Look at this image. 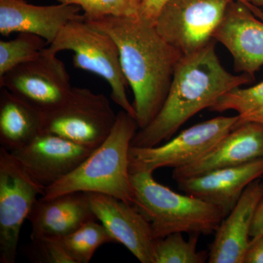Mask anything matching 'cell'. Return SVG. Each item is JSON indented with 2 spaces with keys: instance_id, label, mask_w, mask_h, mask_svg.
I'll return each instance as SVG.
<instances>
[{
  "instance_id": "cell-8",
  "label": "cell",
  "mask_w": 263,
  "mask_h": 263,
  "mask_svg": "<svg viewBox=\"0 0 263 263\" xmlns=\"http://www.w3.org/2000/svg\"><path fill=\"white\" fill-rule=\"evenodd\" d=\"M45 188L0 148V263H15L21 230Z\"/></svg>"
},
{
  "instance_id": "cell-22",
  "label": "cell",
  "mask_w": 263,
  "mask_h": 263,
  "mask_svg": "<svg viewBox=\"0 0 263 263\" xmlns=\"http://www.w3.org/2000/svg\"><path fill=\"white\" fill-rule=\"evenodd\" d=\"M199 234L185 240L183 233H176L155 240V263H204L209 259L206 251H197Z\"/></svg>"
},
{
  "instance_id": "cell-17",
  "label": "cell",
  "mask_w": 263,
  "mask_h": 263,
  "mask_svg": "<svg viewBox=\"0 0 263 263\" xmlns=\"http://www.w3.org/2000/svg\"><path fill=\"white\" fill-rule=\"evenodd\" d=\"M81 10L80 7L65 3L38 6L25 0H0V34L31 33L49 46L66 24L82 16Z\"/></svg>"
},
{
  "instance_id": "cell-2",
  "label": "cell",
  "mask_w": 263,
  "mask_h": 263,
  "mask_svg": "<svg viewBox=\"0 0 263 263\" xmlns=\"http://www.w3.org/2000/svg\"><path fill=\"white\" fill-rule=\"evenodd\" d=\"M216 42L181 57L162 108L146 127L137 131L132 146L149 148L168 141L189 119L210 108L222 95L254 80L248 74L227 71L216 55Z\"/></svg>"
},
{
  "instance_id": "cell-28",
  "label": "cell",
  "mask_w": 263,
  "mask_h": 263,
  "mask_svg": "<svg viewBox=\"0 0 263 263\" xmlns=\"http://www.w3.org/2000/svg\"><path fill=\"white\" fill-rule=\"evenodd\" d=\"M263 235V197L259 202L255 215H254L253 223L251 228V239L259 238Z\"/></svg>"
},
{
  "instance_id": "cell-21",
  "label": "cell",
  "mask_w": 263,
  "mask_h": 263,
  "mask_svg": "<svg viewBox=\"0 0 263 263\" xmlns=\"http://www.w3.org/2000/svg\"><path fill=\"white\" fill-rule=\"evenodd\" d=\"M209 110L219 113L235 110L239 117L237 125L249 122L263 124V81L246 89L237 87L230 90Z\"/></svg>"
},
{
  "instance_id": "cell-30",
  "label": "cell",
  "mask_w": 263,
  "mask_h": 263,
  "mask_svg": "<svg viewBox=\"0 0 263 263\" xmlns=\"http://www.w3.org/2000/svg\"><path fill=\"white\" fill-rule=\"evenodd\" d=\"M245 1L254 9L260 10L259 8L263 7V0H245Z\"/></svg>"
},
{
  "instance_id": "cell-4",
  "label": "cell",
  "mask_w": 263,
  "mask_h": 263,
  "mask_svg": "<svg viewBox=\"0 0 263 263\" xmlns=\"http://www.w3.org/2000/svg\"><path fill=\"white\" fill-rule=\"evenodd\" d=\"M130 178L134 189L133 205L149 223L155 240L176 233L211 235L224 218L217 207L176 193L157 182L152 173L132 172Z\"/></svg>"
},
{
  "instance_id": "cell-32",
  "label": "cell",
  "mask_w": 263,
  "mask_h": 263,
  "mask_svg": "<svg viewBox=\"0 0 263 263\" xmlns=\"http://www.w3.org/2000/svg\"><path fill=\"white\" fill-rule=\"evenodd\" d=\"M262 236H263V235H262Z\"/></svg>"
},
{
  "instance_id": "cell-23",
  "label": "cell",
  "mask_w": 263,
  "mask_h": 263,
  "mask_svg": "<svg viewBox=\"0 0 263 263\" xmlns=\"http://www.w3.org/2000/svg\"><path fill=\"white\" fill-rule=\"evenodd\" d=\"M47 45L43 37L25 32L18 33L10 41H0V78L18 65L36 60Z\"/></svg>"
},
{
  "instance_id": "cell-6",
  "label": "cell",
  "mask_w": 263,
  "mask_h": 263,
  "mask_svg": "<svg viewBox=\"0 0 263 263\" xmlns=\"http://www.w3.org/2000/svg\"><path fill=\"white\" fill-rule=\"evenodd\" d=\"M117 117L106 96L86 88L72 87L65 103L43 114L42 132L95 149L108 138Z\"/></svg>"
},
{
  "instance_id": "cell-15",
  "label": "cell",
  "mask_w": 263,
  "mask_h": 263,
  "mask_svg": "<svg viewBox=\"0 0 263 263\" xmlns=\"http://www.w3.org/2000/svg\"><path fill=\"white\" fill-rule=\"evenodd\" d=\"M263 157V124L249 122L235 126L203 157L174 169L175 181L195 177L215 170L234 167Z\"/></svg>"
},
{
  "instance_id": "cell-18",
  "label": "cell",
  "mask_w": 263,
  "mask_h": 263,
  "mask_svg": "<svg viewBox=\"0 0 263 263\" xmlns=\"http://www.w3.org/2000/svg\"><path fill=\"white\" fill-rule=\"evenodd\" d=\"M97 219L87 193L73 192L51 198L38 199L27 220L32 228L31 239H59Z\"/></svg>"
},
{
  "instance_id": "cell-1",
  "label": "cell",
  "mask_w": 263,
  "mask_h": 263,
  "mask_svg": "<svg viewBox=\"0 0 263 263\" xmlns=\"http://www.w3.org/2000/svg\"><path fill=\"white\" fill-rule=\"evenodd\" d=\"M85 20L117 43L123 72L134 94L138 129L146 127L162 108L183 55L138 16Z\"/></svg>"
},
{
  "instance_id": "cell-10",
  "label": "cell",
  "mask_w": 263,
  "mask_h": 263,
  "mask_svg": "<svg viewBox=\"0 0 263 263\" xmlns=\"http://www.w3.org/2000/svg\"><path fill=\"white\" fill-rule=\"evenodd\" d=\"M0 87L9 90L42 114L59 108L72 89L65 64L46 48L36 60L18 65L0 78Z\"/></svg>"
},
{
  "instance_id": "cell-31",
  "label": "cell",
  "mask_w": 263,
  "mask_h": 263,
  "mask_svg": "<svg viewBox=\"0 0 263 263\" xmlns=\"http://www.w3.org/2000/svg\"><path fill=\"white\" fill-rule=\"evenodd\" d=\"M138 1H139L140 3H141V0H138Z\"/></svg>"
},
{
  "instance_id": "cell-24",
  "label": "cell",
  "mask_w": 263,
  "mask_h": 263,
  "mask_svg": "<svg viewBox=\"0 0 263 263\" xmlns=\"http://www.w3.org/2000/svg\"><path fill=\"white\" fill-rule=\"evenodd\" d=\"M60 3L80 7L85 19L91 20L102 17L138 16V0H57Z\"/></svg>"
},
{
  "instance_id": "cell-11",
  "label": "cell",
  "mask_w": 263,
  "mask_h": 263,
  "mask_svg": "<svg viewBox=\"0 0 263 263\" xmlns=\"http://www.w3.org/2000/svg\"><path fill=\"white\" fill-rule=\"evenodd\" d=\"M93 150L61 136L41 132L25 146L10 153L46 189L70 174Z\"/></svg>"
},
{
  "instance_id": "cell-29",
  "label": "cell",
  "mask_w": 263,
  "mask_h": 263,
  "mask_svg": "<svg viewBox=\"0 0 263 263\" xmlns=\"http://www.w3.org/2000/svg\"><path fill=\"white\" fill-rule=\"evenodd\" d=\"M238 1L240 2V3H243V4H245L246 6L248 7L249 8V10H251V11L252 12V13H254V15H256V16L259 19H261V20L263 22V10H257V9H254V8H252V7L249 6L248 4H247V3L245 1V0H238Z\"/></svg>"
},
{
  "instance_id": "cell-5",
  "label": "cell",
  "mask_w": 263,
  "mask_h": 263,
  "mask_svg": "<svg viewBox=\"0 0 263 263\" xmlns=\"http://www.w3.org/2000/svg\"><path fill=\"white\" fill-rule=\"evenodd\" d=\"M46 50L52 54L73 52L72 64L80 70L103 78L110 85L112 100L136 118V110L127 94V79L123 72L119 48L113 38L90 25L84 14L66 24Z\"/></svg>"
},
{
  "instance_id": "cell-26",
  "label": "cell",
  "mask_w": 263,
  "mask_h": 263,
  "mask_svg": "<svg viewBox=\"0 0 263 263\" xmlns=\"http://www.w3.org/2000/svg\"><path fill=\"white\" fill-rule=\"evenodd\" d=\"M168 0H141L138 10V18L155 27L157 17Z\"/></svg>"
},
{
  "instance_id": "cell-33",
  "label": "cell",
  "mask_w": 263,
  "mask_h": 263,
  "mask_svg": "<svg viewBox=\"0 0 263 263\" xmlns=\"http://www.w3.org/2000/svg\"><path fill=\"white\" fill-rule=\"evenodd\" d=\"M25 1H26V0H25Z\"/></svg>"
},
{
  "instance_id": "cell-3",
  "label": "cell",
  "mask_w": 263,
  "mask_h": 263,
  "mask_svg": "<svg viewBox=\"0 0 263 263\" xmlns=\"http://www.w3.org/2000/svg\"><path fill=\"white\" fill-rule=\"evenodd\" d=\"M138 129L136 118L122 110L108 138L70 174L45 189L43 198L84 192L104 194L133 205L129 152Z\"/></svg>"
},
{
  "instance_id": "cell-20",
  "label": "cell",
  "mask_w": 263,
  "mask_h": 263,
  "mask_svg": "<svg viewBox=\"0 0 263 263\" xmlns=\"http://www.w3.org/2000/svg\"><path fill=\"white\" fill-rule=\"evenodd\" d=\"M58 240L73 263L89 262L99 247L117 243L105 227L97 222L96 219L85 223L79 229Z\"/></svg>"
},
{
  "instance_id": "cell-25",
  "label": "cell",
  "mask_w": 263,
  "mask_h": 263,
  "mask_svg": "<svg viewBox=\"0 0 263 263\" xmlns=\"http://www.w3.org/2000/svg\"><path fill=\"white\" fill-rule=\"evenodd\" d=\"M24 254L32 262L73 263L58 239L34 238L24 249Z\"/></svg>"
},
{
  "instance_id": "cell-19",
  "label": "cell",
  "mask_w": 263,
  "mask_h": 263,
  "mask_svg": "<svg viewBox=\"0 0 263 263\" xmlns=\"http://www.w3.org/2000/svg\"><path fill=\"white\" fill-rule=\"evenodd\" d=\"M43 114L0 87V145L8 152L22 148L42 132Z\"/></svg>"
},
{
  "instance_id": "cell-7",
  "label": "cell",
  "mask_w": 263,
  "mask_h": 263,
  "mask_svg": "<svg viewBox=\"0 0 263 263\" xmlns=\"http://www.w3.org/2000/svg\"><path fill=\"white\" fill-rule=\"evenodd\" d=\"M238 121V115L213 118L185 129L164 144L149 148L131 146L129 171L153 174L162 167L176 169L193 163L216 146Z\"/></svg>"
},
{
  "instance_id": "cell-14",
  "label": "cell",
  "mask_w": 263,
  "mask_h": 263,
  "mask_svg": "<svg viewBox=\"0 0 263 263\" xmlns=\"http://www.w3.org/2000/svg\"><path fill=\"white\" fill-rule=\"evenodd\" d=\"M262 176L263 157L241 165L215 170L176 182L183 193L217 207L226 217L247 186Z\"/></svg>"
},
{
  "instance_id": "cell-9",
  "label": "cell",
  "mask_w": 263,
  "mask_h": 263,
  "mask_svg": "<svg viewBox=\"0 0 263 263\" xmlns=\"http://www.w3.org/2000/svg\"><path fill=\"white\" fill-rule=\"evenodd\" d=\"M232 0H168L155 27L164 41L183 55L205 48Z\"/></svg>"
},
{
  "instance_id": "cell-13",
  "label": "cell",
  "mask_w": 263,
  "mask_h": 263,
  "mask_svg": "<svg viewBox=\"0 0 263 263\" xmlns=\"http://www.w3.org/2000/svg\"><path fill=\"white\" fill-rule=\"evenodd\" d=\"M256 17L245 4L232 0L213 35L231 53L235 70L254 79L263 67V22Z\"/></svg>"
},
{
  "instance_id": "cell-27",
  "label": "cell",
  "mask_w": 263,
  "mask_h": 263,
  "mask_svg": "<svg viewBox=\"0 0 263 263\" xmlns=\"http://www.w3.org/2000/svg\"><path fill=\"white\" fill-rule=\"evenodd\" d=\"M243 263H263V236L251 239Z\"/></svg>"
},
{
  "instance_id": "cell-12",
  "label": "cell",
  "mask_w": 263,
  "mask_h": 263,
  "mask_svg": "<svg viewBox=\"0 0 263 263\" xmlns=\"http://www.w3.org/2000/svg\"><path fill=\"white\" fill-rule=\"evenodd\" d=\"M97 219L117 243L141 263H155V239L149 223L131 204L104 194L87 193Z\"/></svg>"
},
{
  "instance_id": "cell-16",
  "label": "cell",
  "mask_w": 263,
  "mask_h": 263,
  "mask_svg": "<svg viewBox=\"0 0 263 263\" xmlns=\"http://www.w3.org/2000/svg\"><path fill=\"white\" fill-rule=\"evenodd\" d=\"M263 197L260 179L250 183L235 206L222 219L209 252V263H243L250 245L254 215Z\"/></svg>"
}]
</instances>
